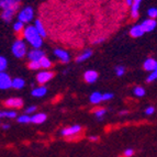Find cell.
<instances>
[{
    "mask_svg": "<svg viewBox=\"0 0 157 157\" xmlns=\"http://www.w3.org/2000/svg\"><path fill=\"white\" fill-rule=\"evenodd\" d=\"M81 131V126L80 125H71V126H68V128H64L62 130V135L64 136H73V135H76L78 134L79 132Z\"/></svg>",
    "mask_w": 157,
    "mask_h": 157,
    "instance_id": "7",
    "label": "cell"
},
{
    "mask_svg": "<svg viewBox=\"0 0 157 157\" xmlns=\"http://www.w3.org/2000/svg\"><path fill=\"white\" fill-rule=\"evenodd\" d=\"M20 2H21V0H0V7L3 10L11 9L17 12V10L20 8Z\"/></svg>",
    "mask_w": 157,
    "mask_h": 157,
    "instance_id": "3",
    "label": "cell"
},
{
    "mask_svg": "<svg viewBox=\"0 0 157 157\" xmlns=\"http://www.w3.org/2000/svg\"><path fill=\"white\" fill-rule=\"evenodd\" d=\"M25 86V81L22 78H14L12 79V88L14 89H21Z\"/></svg>",
    "mask_w": 157,
    "mask_h": 157,
    "instance_id": "21",
    "label": "cell"
},
{
    "mask_svg": "<svg viewBox=\"0 0 157 157\" xmlns=\"http://www.w3.org/2000/svg\"><path fill=\"white\" fill-rule=\"evenodd\" d=\"M16 13V11L11 10V9H7V10H3L1 13V18H2L3 21L6 22H10L13 18V14Z\"/></svg>",
    "mask_w": 157,
    "mask_h": 157,
    "instance_id": "18",
    "label": "cell"
},
{
    "mask_svg": "<svg viewBox=\"0 0 157 157\" xmlns=\"http://www.w3.org/2000/svg\"><path fill=\"white\" fill-rule=\"evenodd\" d=\"M144 32H152L156 28V20L155 19H146L141 23Z\"/></svg>",
    "mask_w": 157,
    "mask_h": 157,
    "instance_id": "8",
    "label": "cell"
},
{
    "mask_svg": "<svg viewBox=\"0 0 157 157\" xmlns=\"http://www.w3.org/2000/svg\"><path fill=\"white\" fill-rule=\"evenodd\" d=\"M128 110L120 111V115H125V114H128Z\"/></svg>",
    "mask_w": 157,
    "mask_h": 157,
    "instance_id": "41",
    "label": "cell"
},
{
    "mask_svg": "<svg viewBox=\"0 0 157 157\" xmlns=\"http://www.w3.org/2000/svg\"><path fill=\"white\" fill-rule=\"evenodd\" d=\"M142 0H133V5L131 7V17L133 19L139 18V9Z\"/></svg>",
    "mask_w": 157,
    "mask_h": 157,
    "instance_id": "16",
    "label": "cell"
},
{
    "mask_svg": "<svg viewBox=\"0 0 157 157\" xmlns=\"http://www.w3.org/2000/svg\"><path fill=\"white\" fill-rule=\"evenodd\" d=\"M0 118L14 119V118H17V113L14 112V111H1V113H0Z\"/></svg>",
    "mask_w": 157,
    "mask_h": 157,
    "instance_id": "24",
    "label": "cell"
},
{
    "mask_svg": "<svg viewBox=\"0 0 157 157\" xmlns=\"http://www.w3.org/2000/svg\"><path fill=\"white\" fill-rule=\"evenodd\" d=\"M105 113H107V110H105V109H99V110L94 111V115H96L99 120H102V118L105 117Z\"/></svg>",
    "mask_w": 157,
    "mask_h": 157,
    "instance_id": "29",
    "label": "cell"
},
{
    "mask_svg": "<svg viewBox=\"0 0 157 157\" xmlns=\"http://www.w3.org/2000/svg\"><path fill=\"white\" fill-rule=\"evenodd\" d=\"M84 78L86 80V82H88V84H94L98 79V73L96 71H92V69L87 71L84 75Z\"/></svg>",
    "mask_w": 157,
    "mask_h": 157,
    "instance_id": "10",
    "label": "cell"
},
{
    "mask_svg": "<svg viewBox=\"0 0 157 157\" xmlns=\"http://www.w3.org/2000/svg\"><path fill=\"white\" fill-rule=\"evenodd\" d=\"M89 99L92 105H98V103H100V102L102 101V94H100V92H98V91H94L91 94Z\"/></svg>",
    "mask_w": 157,
    "mask_h": 157,
    "instance_id": "19",
    "label": "cell"
},
{
    "mask_svg": "<svg viewBox=\"0 0 157 157\" xmlns=\"http://www.w3.org/2000/svg\"><path fill=\"white\" fill-rule=\"evenodd\" d=\"M156 79H157V67H156V69H155L154 71H152V73H151V75L147 77L146 81H147V82H152V81L156 80Z\"/></svg>",
    "mask_w": 157,
    "mask_h": 157,
    "instance_id": "33",
    "label": "cell"
},
{
    "mask_svg": "<svg viewBox=\"0 0 157 157\" xmlns=\"http://www.w3.org/2000/svg\"><path fill=\"white\" fill-rule=\"evenodd\" d=\"M126 5L132 7V5H133V0H126Z\"/></svg>",
    "mask_w": 157,
    "mask_h": 157,
    "instance_id": "40",
    "label": "cell"
},
{
    "mask_svg": "<svg viewBox=\"0 0 157 157\" xmlns=\"http://www.w3.org/2000/svg\"><path fill=\"white\" fill-rule=\"evenodd\" d=\"M0 88L1 89H8V88H12V79L10 78L8 74H6L5 71L0 74Z\"/></svg>",
    "mask_w": 157,
    "mask_h": 157,
    "instance_id": "5",
    "label": "cell"
},
{
    "mask_svg": "<svg viewBox=\"0 0 157 157\" xmlns=\"http://www.w3.org/2000/svg\"><path fill=\"white\" fill-rule=\"evenodd\" d=\"M9 128H10V125H9V124H2V128H3V130H8Z\"/></svg>",
    "mask_w": 157,
    "mask_h": 157,
    "instance_id": "42",
    "label": "cell"
},
{
    "mask_svg": "<svg viewBox=\"0 0 157 157\" xmlns=\"http://www.w3.org/2000/svg\"><path fill=\"white\" fill-rule=\"evenodd\" d=\"M147 16L151 19L157 18V8H149L148 11H147Z\"/></svg>",
    "mask_w": 157,
    "mask_h": 157,
    "instance_id": "31",
    "label": "cell"
},
{
    "mask_svg": "<svg viewBox=\"0 0 157 157\" xmlns=\"http://www.w3.org/2000/svg\"><path fill=\"white\" fill-rule=\"evenodd\" d=\"M43 56H45L44 52L41 51L40 48H34V50L30 51V52L28 53V58H29L30 60H40Z\"/></svg>",
    "mask_w": 157,
    "mask_h": 157,
    "instance_id": "9",
    "label": "cell"
},
{
    "mask_svg": "<svg viewBox=\"0 0 157 157\" xmlns=\"http://www.w3.org/2000/svg\"><path fill=\"white\" fill-rule=\"evenodd\" d=\"M54 77V73L52 71H41L36 75V81L40 85H44Z\"/></svg>",
    "mask_w": 157,
    "mask_h": 157,
    "instance_id": "6",
    "label": "cell"
},
{
    "mask_svg": "<svg viewBox=\"0 0 157 157\" xmlns=\"http://www.w3.org/2000/svg\"><path fill=\"white\" fill-rule=\"evenodd\" d=\"M31 119L32 118L29 114H23L18 118V122L19 123H30V122H31Z\"/></svg>",
    "mask_w": 157,
    "mask_h": 157,
    "instance_id": "27",
    "label": "cell"
},
{
    "mask_svg": "<svg viewBox=\"0 0 157 157\" xmlns=\"http://www.w3.org/2000/svg\"><path fill=\"white\" fill-rule=\"evenodd\" d=\"M154 112H155V108L154 107H148L146 110H145V114H147V115H152Z\"/></svg>",
    "mask_w": 157,
    "mask_h": 157,
    "instance_id": "36",
    "label": "cell"
},
{
    "mask_svg": "<svg viewBox=\"0 0 157 157\" xmlns=\"http://www.w3.org/2000/svg\"><path fill=\"white\" fill-rule=\"evenodd\" d=\"M89 140L92 142H96V141H98V136H90Z\"/></svg>",
    "mask_w": 157,
    "mask_h": 157,
    "instance_id": "39",
    "label": "cell"
},
{
    "mask_svg": "<svg viewBox=\"0 0 157 157\" xmlns=\"http://www.w3.org/2000/svg\"><path fill=\"white\" fill-rule=\"evenodd\" d=\"M124 73H125V68H124L123 66H117V67H115V74H117V76H119V77L123 76Z\"/></svg>",
    "mask_w": 157,
    "mask_h": 157,
    "instance_id": "32",
    "label": "cell"
},
{
    "mask_svg": "<svg viewBox=\"0 0 157 157\" xmlns=\"http://www.w3.org/2000/svg\"><path fill=\"white\" fill-rule=\"evenodd\" d=\"M39 62H40V64H41V68H44V69H47V68H50L51 66H52V62H51L46 56H43Z\"/></svg>",
    "mask_w": 157,
    "mask_h": 157,
    "instance_id": "23",
    "label": "cell"
},
{
    "mask_svg": "<svg viewBox=\"0 0 157 157\" xmlns=\"http://www.w3.org/2000/svg\"><path fill=\"white\" fill-rule=\"evenodd\" d=\"M133 154H134V151L132 148L125 149V152H124V156L125 157H131V156H133Z\"/></svg>",
    "mask_w": 157,
    "mask_h": 157,
    "instance_id": "35",
    "label": "cell"
},
{
    "mask_svg": "<svg viewBox=\"0 0 157 157\" xmlns=\"http://www.w3.org/2000/svg\"><path fill=\"white\" fill-rule=\"evenodd\" d=\"M92 55V51L91 50H87L85 51L82 54H80L79 56H77L76 58V62L77 63H81V62H85V60H87L88 58H90Z\"/></svg>",
    "mask_w": 157,
    "mask_h": 157,
    "instance_id": "20",
    "label": "cell"
},
{
    "mask_svg": "<svg viewBox=\"0 0 157 157\" xmlns=\"http://www.w3.org/2000/svg\"><path fill=\"white\" fill-rule=\"evenodd\" d=\"M29 68L31 69V71H36V69L41 68V64H40L39 60H30Z\"/></svg>",
    "mask_w": 157,
    "mask_h": 157,
    "instance_id": "26",
    "label": "cell"
},
{
    "mask_svg": "<svg viewBox=\"0 0 157 157\" xmlns=\"http://www.w3.org/2000/svg\"><path fill=\"white\" fill-rule=\"evenodd\" d=\"M33 9L31 7H25L24 9H22L21 12L19 13L18 19L20 21L23 22V23H28V22H30L33 19Z\"/></svg>",
    "mask_w": 157,
    "mask_h": 157,
    "instance_id": "4",
    "label": "cell"
},
{
    "mask_svg": "<svg viewBox=\"0 0 157 157\" xmlns=\"http://www.w3.org/2000/svg\"><path fill=\"white\" fill-rule=\"evenodd\" d=\"M35 110H36V107H34V105H31V107L26 108V109H25V113H26V114H30V113H33Z\"/></svg>",
    "mask_w": 157,
    "mask_h": 157,
    "instance_id": "37",
    "label": "cell"
},
{
    "mask_svg": "<svg viewBox=\"0 0 157 157\" xmlns=\"http://www.w3.org/2000/svg\"><path fill=\"white\" fill-rule=\"evenodd\" d=\"M23 34H24V37L34 48H40V47L42 46V36H41V34L37 32L36 28L33 25H29L26 26L25 29L23 30Z\"/></svg>",
    "mask_w": 157,
    "mask_h": 157,
    "instance_id": "1",
    "label": "cell"
},
{
    "mask_svg": "<svg viewBox=\"0 0 157 157\" xmlns=\"http://www.w3.org/2000/svg\"><path fill=\"white\" fill-rule=\"evenodd\" d=\"M23 28H24V23L22 21H20V20H18L16 23L13 24V30H14V32H17V33L21 32L22 30H23Z\"/></svg>",
    "mask_w": 157,
    "mask_h": 157,
    "instance_id": "25",
    "label": "cell"
},
{
    "mask_svg": "<svg viewBox=\"0 0 157 157\" xmlns=\"http://www.w3.org/2000/svg\"><path fill=\"white\" fill-rule=\"evenodd\" d=\"M34 26L36 28L37 32L41 34V36L42 37H45L46 36V31H45L44 26H43V23L40 20H35V23H34Z\"/></svg>",
    "mask_w": 157,
    "mask_h": 157,
    "instance_id": "22",
    "label": "cell"
},
{
    "mask_svg": "<svg viewBox=\"0 0 157 157\" xmlns=\"http://www.w3.org/2000/svg\"><path fill=\"white\" fill-rule=\"evenodd\" d=\"M7 65H8V62H7L6 57L1 56V57H0V71H1V73L7 68Z\"/></svg>",
    "mask_w": 157,
    "mask_h": 157,
    "instance_id": "30",
    "label": "cell"
},
{
    "mask_svg": "<svg viewBox=\"0 0 157 157\" xmlns=\"http://www.w3.org/2000/svg\"><path fill=\"white\" fill-rule=\"evenodd\" d=\"M145 32H144V30H143V28L141 26V24H136V25L132 26V29L130 30V34H131V36H133V37H140Z\"/></svg>",
    "mask_w": 157,
    "mask_h": 157,
    "instance_id": "14",
    "label": "cell"
},
{
    "mask_svg": "<svg viewBox=\"0 0 157 157\" xmlns=\"http://www.w3.org/2000/svg\"><path fill=\"white\" fill-rule=\"evenodd\" d=\"M46 92H47L46 87L41 85V86L37 87V88H34V89L32 90L31 94L33 96V97H43V96L46 94Z\"/></svg>",
    "mask_w": 157,
    "mask_h": 157,
    "instance_id": "17",
    "label": "cell"
},
{
    "mask_svg": "<svg viewBox=\"0 0 157 157\" xmlns=\"http://www.w3.org/2000/svg\"><path fill=\"white\" fill-rule=\"evenodd\" d=\"M113 98V94L111 92H107V94H102V101H108V100H111Z\"/></svg>",
    "mask_w": 157,
    "mask_h": 157,
    "instance_id": "34",
    "label": "cell"
},
{
    "mask_svg": "<svg viewBox=\"0 0 157 157\" xmlns=\"http://www.w3.org/2000/svg\"><path fill=\"white\" fill-rule=\"evenodd\" d=\"M5 103L9 108H21L23 105V100L20 98H10L6 100Z\"/></svg>",
    "mask_w": 157,
    "mask_h": 157,
    "instance_id": "11",
    "label": "cell"
},
{
    "mask_svg": "<svg viewBox=\"0 0 157 157\" xmlns=\"http://www.w3.org/2000/svg\"><path fill=\"white\" fill-rule=\"evenodd\" d=\"M54 54H55L56 57H57L58 59L62 60L63 63H68L69 59H71V57H69V55H68V53L64 50H60V48H56V50L54 51Z\"/></svg>",
    "mask_w": 157,
    "mask_h": 157,
    "instance_id": "12",
    "label": "cell"
},
{
    "mask_svg": "<svg viewBox=\"0 0 157 157\" xmlns=\"http://www.w3.org/2000/svg\"><path fill=\"white\" fill-rule=\"evenodd\" d=\"M11 51H12L13 55L16 56L17 58H22V57H24V55L26 54V46L23 41L18 40V41H16V42L12 44Z\"/></svg>",
    "mask_w": 157,
    "mask_h": 157,
    "instance_id": "2",
    "label": "cell"
},
{
    "mask_svg": "<svg viewBox=\"0 0 157 157\" xmlns=\"http://www.w3.org/2000/svg\"><path fill=\"white\" fill-rule=\"evenodd\" d=\"M143 67L146 71H154L157 67V62L154 58H147L143 64Z\"/></svg>",
    "mask_w": 157,
    "mask_h": 157,
    "instance_id": "13",
    "label": "cell"
},
{
    "mask_svg": "<svg viewBox=\"0 0 157 157\" xmlns=\"http://www.w3.org/2000/svg\"><path fill=\"white\" fill-rule=\"evenodd\" d=\"M105 37H99V39L94 40V44H99V43L105 42Z\"/></svg>",
    "mask_w": 157,
    "mask_h": 157,
    "instance_id": "38",
    "label": "cell"
},
{
    "mask_svg": "<svg viewBox=\"0 0 157 157\" xmlns=\"http://www.w3.org/2000/svg\"><path fill=\"white\" fill-rule=\"evenodd\" d=\"M31 122L32 123H35V124H41V123H44L45 121L47 119V115L45 113H36V114H34L31 117Z\"/></svg>",
    "mask_w": 157,
    "mask_h": 157,
    "instance_id": "15",
    "label": "cell"
},
{
    "mask_svg": "<svg viewBox=\"0 0 157 157\" xmlns=\"http://www.w3.org/2000/svg\"><path fill=\"white\" fill-rule=\"evenodd\" d=\"M133 92L136 97H143V96L145 94V89L143 88V87H135Z\"/></svg>",
    "mask_w": 157,
    "mask_h": 157,
    "instance_id": "28",
    "label": "cell"
}]
</instances>
